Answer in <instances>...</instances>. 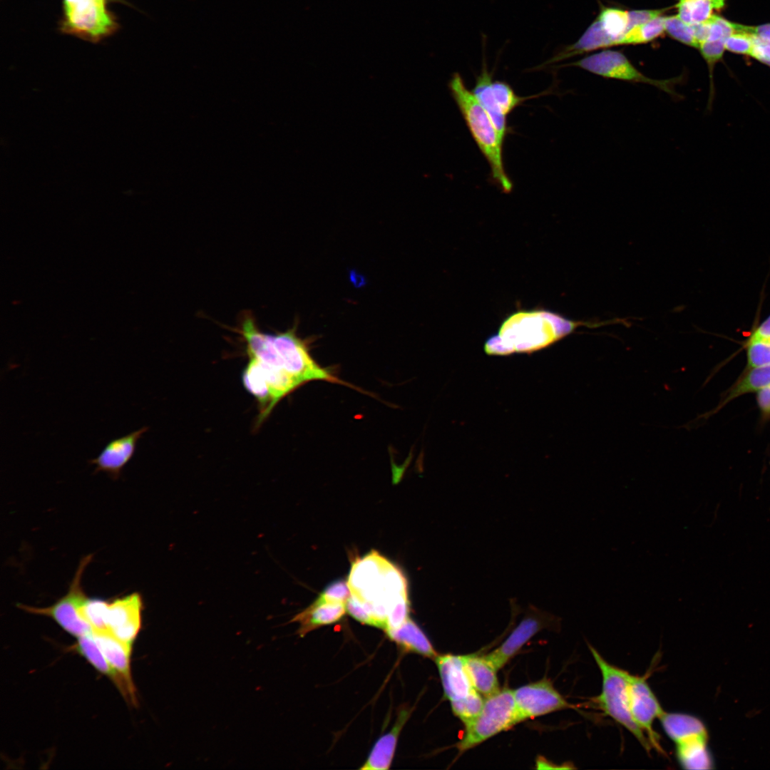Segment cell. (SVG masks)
<instances>
[{
    "mask_svg": "<svg viewBox=\"0 0 770 770\" xmlns=\"http://www.w3.org/2000/svg\"><path fill=\"white\" fill-rule=\"evenodd\" d=\"M664 17L662 15L633 26L622 37L618 46L646 43L658 38L665 32Z\"/></svg>",
    "mask_w": 770,
    "mask_h": 770,
    "instance_id": "cell-28",
    "label": "cell"
},
{
    "mask_svg": "<svg viewBox=\"0 0 770 770\" xmlns=\"http://www.w3.org/2000/svg\"><path fill=\"white\" fill-rule=\"evenodd\" d=\"M237 331L245 342L249 359L258 363L287 395L314 380L349 385L315 361L309 353L308 342L297 335V324L283 332L265 333L259 328L252 314L245 312Z\"/></svg>",
    "mask_w": 770,
    "mask_h": 770,
    "instance_id": "cell-1",
    "label": "cell"
},
{
    "mask_svg": "<svg viewBox=\"0 0 770 770\" xmlns=\"http://www.w3.org/2000/svg\"><path fill=\"white\" fill-rule=\"evenodd\" d=\"M143 609V600L138 592L108 602V632L120 641L132 645L141 628Z\"/></svg>",
    "mask_w": 770,
    "mask_h": 770,
    "instance_id": "cell-12",
    "label": "cell"
},
{
    "mask_svg": "<svg viewBox=\"0 0 770 770\" xmlns=\"http://www.w3.org/2000/svg\"><path fill=\"white\" fill-rule=\"evenodd\" d=\"M466 672L475 690L486 697L500 690L497 669L486 656H463Z\"/></svg>",
    "mask_w": 770,
    "mask_h": 770,
    "instance_id": "cell-21",
    "label": "cell"
},
{
    "mask_svg": "<svg viewBox=\"0 0 770 770\" xmlns=\"http://www.w3.org/2000/svg\"><path fill=\"white\" fill-rule=\"evenodd\" d=\"M513 692L519 722L573 707L548 679L522 686Z\"/></svg>",
    "mask_w": 770,
    "mask_h": 770,
    "instance_id": "cell-10",
    "label": "cell"
},
{
    "mask_svg": "<svg viewBox=\"0 0 770 770\" xmlns=\"http://www.w3.org/2000/svg\"><path fill=\"white\" fill-rule=\"evenodd\" d=\"M590 651L600 671V693L592 699L606 716L629 731L645 751L653 749L645 733L635 722L630 709L629 677L630 673L607 662L597 650L589 645Z\"/></svg>",
    "mask_w": 770,
    "mask_h": 770,
    "instance_id": "cell-5",
    "label": "cell"
},
{
    "mask_svg": "<svg viewBox=\"0 0 770 770\" xmlns=\"http://www.w3.org/2000/svg\"><path fill=\"white\" fill-rule=\"evenodd\" d=\"M746 340L770 342V314L761 323L754 326Z\"/></svg>",
    "mask_w": 770,
    "mask_h": 770,
    "instance_id": "cell-38",
    "label": "cell"
},
{
    "mask_svg": "<svg viewBox=\"0 0 770 770\" xmlns=\"http://www.w3.org/2000/svg\"><path fill=\"white\" fill-rule=\"evenodd\" d=\"M606 33L613 39L614 46L631 29L629 11L615 7H603L596 18Z\"/></svg>",
    "mask_w": 770,
    "mask_h": 770,
    "instance_id": "cell-27",
    "label": "cell"
},
{
    "mask_svg": "<svg viewBox=\"0 0 770 770\" xmlns=\"http://www.w3.org/2000/svg\"><path fill=\"white\" fill-rule=\"evenodd\" d=\"M75 648L93 667L107 676L127 700L136 704L135 689L130 687L123 677L111 665L96 642L92 632L78 637Z\"/></svg>",
    "mask_w": 770,
    "mask_h": 770,
    "instance_id": "cell-16",
    "label": "cell"
},
{
    "mask_svg": "<svg viewBox=\"0 0 770 770\" xmlns=\"http://www.w3.org/2000/svg\"><path fill=\"white\" fill-rule=\"evenodd\" d=\"M346 611V604L327 601L318 597L308 607L295 615L292 622L299 624L297 632L303 637L317 627L338 622Z\"/></svg>",
    "mask_w": 770,
    "mask_h": 770,
    "instance_id": "cell-18",
    "label": "cell"
},
{
    "mask_svg": "<svg viewBox=\"0 0 770 770\" xmlns=\"http://www.w3.org/2000/svg\"><path fill=\"white\" fill-rule=\"evenodd\" d=\"M629 701L630 713L635 722L647 736L653 749L664 754L653 724L655 719H659L665 711L645 677L630 674Z\"/></svg>",
    "mask_w": 770,
    "mask_h": 770,
    "instance_id": "cell-11",
    "label": "cell"
},
{
    "mask_svg": "<svg viewBox=\"0 0 770 770\" xmlns=\"http://www.w3.org/2000/svg\"><path fill=\"white\" fill-rule=\"evenodd\" d=\"M746 350L747 368L770 364V342L745 340L742 342Z\"/></svg>",
    "mask_w": 770,
    "mask_h": 770,
    "instance_id": "cell-35",
    "label": "cell"
},
{
    "mask_svg": "<svg viewBox=\"0 0 770 770\" xmlns=\"http://www.w3.org/2000/svg\"><path fill=\"white\" fill-rule=\"evenodd\" d=\"M484 704L481 694L473 690L466 697L451 702L454 714L466 725L473 721L481 712Z\"/></svg>",
    "mask_w": 770,
    "mask_h": 770,
    "instance_id": "cell-32",
    "label": "cell"
},
{
    "mask_svg": "<svg viewBox=\"0 0 770 770\" xmlns=\"http://www.w3.org/2000/svg\"><path fill=\"white\" fill-rule=\"evenodd\" d=\"M708 736L694 737L675 744L679 764L685 769H711L714 762L708 749Z\"/></svg>",
    "mask_w": 770,
    "mask_h": 770,
    "instance_id": "cell-25",
    "label": "cell"
},
{
    "mask_svg": "<svg viewBox=\"0 0 770 770\" xmlns=\"http://www.w3.org/2000/svg\"><path fill=\"white\" fill-rule=\"evenodd\" d=\"M92 635L111 665L135 689L130 670L132 645L120 641L108 631H92Z\"/></svg>",
    "mask_w": 770,
    "mask_h": 770,
    "instance_id": "cell-19",
    "label": "cell"
},
{
    "mask_svg": "<svg viewBox=\"0 0 770 770\" xmlns=\"http://www.w3.org/2000/svg\"><path fill=\"white\" fill-rule=\"evenodd\" d=\"M492 88L495 99L506 116L526 99L518 96L513 88L505 81H493Z\"/></svg>",
    "mask_w": 770,
    "mask_h": 770,
    "instance_id": "cell-34",
    "label": "cell"
},
{
    "mask_svg": "<svg viewBox=\"0 0 770 770\" xmlns=\"http://www.w3.org/2000/svg\"><path fill=\"white\" fill-rule=\"evenodd\" d=\"M115 0H63L61 32L97 43L119 28L108 4Z\"/></svg>",
    "mask_w": 770,
    "mask_h": 770,
    "instance_id": "cell-7",
    "label": "cell"
},
{
    "mask_svg": "<svg viewBox=\"0 0 770 770\" xmlns=\"http://www.w3.org/2000/svg\"><path fill=\"white\" fill-rule=\"evenodd\" d=\"M659 720L664 732L674 744L696 736L708 735L702 721L691 714L664 712Z\"/></svg>",
    "mask_w": 770,
    "mask_h": 770,
    "instance_id": "cell-20",
    "label": "cell"
},
{
    "mask_svg": "<svg viewBox=\"0 0 770 770\" xmlns=\"http://www.w3.org/2000/svg\"><path fill=\"white\" fill-rule=\"evenodd\" d=\"M664 31L673 39L695 48L699 43L696 35L695 25L683 21L677 14L664 17Z\"/></svg>",
    "mask_w": 770,
    "mask_h": 770,
    "instance_id": "cell-31",
    "label": "cell"
},
{
    "mask_svg": "<svg viewBox=\"0 0 770 770\" xmlns=\"http://www.w3.org/2000/svg\"><path fill=\"white\" fill-rule=\"evenodd\" d=\"M108 602L101 599L87 598L81 607L82 618L88 622L92 631H108Z\"/></svg>",
    "mask_w": 770,
    "mask_h": 770,
    "instance_id": "cell-30",
    "label": "cell"
},
{
    "mask_svg": "<svg viewBox=\"0 0 770 770\" xmlns=\"http://www.w3.org/2000/svg\"><path fill=\"white\" fill-rule=\"evenodd\" d=\"M483 62L481 71L476 77L472 92L490 116L500 140L504 143L508 132L507 116L503 113L495 99L492 88V74L488 71L486 58V36L483 35Z\"/></svg>",
    "mask_w": 770,
    "mask_h": 770,
    "instance_id": "cell-15",
    "label": "cell"
},
{
    "mask_svg": "<svg viewBox=\"0 0 770 770\" xmlns=\"http://www.w3.org/2000/svg\"><path fill=\"white\" fill-rule=\"evenodd\" d=\"M725 40L705 41L702 42L698 50L702 57L707 65L709 72V93L707 110L710 111L713 106L715 96V86L714 80V70L715 66L723 57L725 50Z\"/></svg>",
    "mask_w": 770,
    "mask_h": 770,
    "instance_id": "cell-29",
    "label": "cell"
},
{
    "mask_svg": "<svg viewBox=\"0 0 770 770\" xmlns=\"http://www.w3.org/2000/svg\"><path fill=\"white\" fill-rule=\"evenodd\" d=\"M351 595L348 582L338 580L329 583L319 597L327 601L346 604Z\"/></svg>",
    "mask_w": 770,
    "mask_h": 770,
    "instance_id": "cell-36",
    "label": "cell"
},
{
    "mask_svg": "<svg viewBox=\"0 0 770 770\" xmlns=\"http://www.w3.org/2000/svg\"><path fill=\"white\" fill-rule=\"evenodd\" d=\"M435 661L444 695L450 702L461 699L474 690L465 668L463 656L436 655Z\"/></svg>",
    "mask_w": 770,
    "mask_h": 770,
    "instance_id": "cell-14",
    "label": "cell"
},
{
    "mask_svg": "<svg viewBox=\"0 0 770 770\" xmlns=\"http://www.w3.org/2000/svg\"><path fill=\"white\" fill-rule=\"evenodd\" d=\"M518 722L513 691L499 690L486 697L479 714L466 725L458 749L465 751Z\"/></svg>",
    "mask_w": 770,
    "mask_h": 770,
    "instance_id": "cell-8",
    "label": "cell"
},
{
    "mask_svg": "<svg viewBox=\"0 0 770 770\" xmlns=\"http://www.w3.org/2000/svg\"><path fill=\"white\" fill-rule=\"evenodd\" d=\"M755 36L749 26L737 24L736 31L724 41L725 50L732 53L751 56L754 46Z\"/></svg>",
    "mask_w": 770,
    "mask_h": 770,
    "instance_id": "cell-33",
    "label": "cell"
},
{
    "mask_svg": "<svg viewBox=\"0 0 770 770\" xmlns=\"http://www.w3.org/2000/svg\"><path fill=\"white\" fill-rule=\"evenodd\" d=\"M751 31L757 38L770 43V24L751 26Z\"/></svg>",
    "mask_w": 770,
    "mask_h": 770,
    "instance_id": "cell-39",
    "label": "cell"
},
{
    "mask_svg": "<svg viewBox=\"0 0 770 770\" xmlns=\"http://www.w3.org/2000/svg\"><path fill=\"white\" fill-rule=\"evenodd\" d=\"M386 632L391 640L406 651L428 657L435 658L437 655L427 637L409 617L398 627Z\"/></svg>",
    "mask_w": 770,
    "mask_h": 770,
    "instance_id": "cell-24",
    "label": "cell"
},
{
    "mask_svg": "<svg viewBox=\"0 0 770 770\" xmlns=\"http://www.w3.org/2000/svg\"><path fill=\"white\" fill-rule=\"evenodd\" d=\"M595 326L600 325L544 309L518 311L503 321L498 334L486 342L484 350L488 355L530 354L553 344L580 327Z\"/></svg>",
    "mask_w": 770,
    "mask_h": 770,
    "instance_id": "cell-2",
    "label": "cell"
},
{
    "mask_svg": "<svg viewBox=\"0 0 770 770\" xmlns=\"http://www.w3.org/2000/svg\"><path fill=\"white\" fill-rule=\"evenodd\" d=\"M542 627L541 618L535 615H527L503 644L486 655V657L498 670L503 667Z\"/></svg>",
    "mask_w": 770,
    "mask_h": 770,
    "instance_id": "cell-17",
    "label": "cell"
},
{
    "mask_svg": "<svg viewBox=\"0 0 770 770\" xmlns=\"http://www.w3.org/2000/svg\"><path fill=\"white\" fill-rule=\"evenodd\" d=\"M147 430V427H143L108 442L96 458L88 461L96 466L94 473L103 471L111 478L118 479L132 458L138 441Z\"/></svg>",
    "mask_w": 770,
    "mask_h": 770,
    "instance_id": "cell-13",
    "label": "cell"
},
{
    "mask_svg": "<svg viewBox=\"0 0 770 770\" xmlns=\"http://www.w3.org/2000/svg\"><path fill=\"white\" fill-rule=\"evenodd\" d=\"M448 88L475 143L489 165L493 181L503 192H510L513 183L504 166V143L490 116L458 73H453Z\"/></svg>",
    "mask_w": 770,
    "mask_h": 770,
    "instance_id": "cell-4",
    "label": "cell"
},
{
    "mask_svg": "<svg viewBox=\"0 0 770 770\" xmlns=\"http://www.w3.org/2000/svg\"><path fill=\"white\" fill-rule=\"evenodd\" d=\"M408 717L409 712L406 710L400 713L394 727L376 742L361 769L382 770L389 768L399 733Z\"/></svg>",
    "mask_w": 770,
    "mask_h": 770,
    "instance_id": "cell-22",
    "label": "cell"
},
{
    "mask_svg": "<svg viewBox=\"0 0 770 770\" xmlns=\"http://www.w3.org/2000/svg\"><path fill=\"white\" fill-rule=\"evenodd\" d=\"M726 0H677V16L684 22L699 24L725 6Z\"/></svg>",
    "mask_w": 770,
    "mask_h": 770,
    "instance_id": "cell-26",
    "label": "cell"
},
{
    "mask_svg": "<svg viewBox=\"0 0 770 770\" xmlns=\"http://www.w3.org/2000/svg\"><path fill=\"white\" fill-rule=\"evenodd\" d=\"M347 582L351 595L369 615L371 625L384 630L391 608L408 596L403 573L376 550L354 561Z\"/></svg>",
    "mask_w": 770,
    "mask_h": 770,
    "instance_id": "cell-3",
    "label": "cell"
},
{
    "mask_svg": "<svg viewBox=\"0 0 770 770\" xmlns=\"http://www.w3.org/2000/svg\"><path fill=\"white\" fill-rule=\"evenodd\" d=\"M770 384V364L747 368L734 384L725 392L714 413L728 403L746 394L757 392Z\"/></svg>",
    "mask_w": 770,
    "mask_h": 770,
    "instance_id": "cell-23",
    "label": "cell"
},
{
    "mask_svg": "<svg viewBox=\"0 0 770 770\" xmlns=\"http://www.w3.org/2000/svg\"><path fill=\"white\" fill-rule=\"evenodd\" d=\"M93 555L81 559L68 592L56 603L46 607H36L19 604L18 607L29 613L49 617L64 630L77 637L90 634L92 628L81 617V607L88 597L81 587V578Z\"/></svg>",
    "mask_w": 770,
    "mask_h": 770,
    "instance_id": "cell-9",
    "label": "cell"
},
{
    "mask_svg": "<svg viewBox=\"0 0 770 770\" xmlns=\"http://www.w3.org/2000/svg\"><path fill=\"white\" fill-rule=\"evenodd\" d=\"M568 66L578 67L605 78L650 85L668 94L674 100L678 101L683 97L677 93L676 86L684 80V74L667 79L650 78L637 68L624 53L618 51L605 49L555 67Z\"/></svg>",
    "mask_w": 770,
    "mask_h": 770,
    "instance_id": "cell-6",
    "label": "cell"
},
{
    "mask_svg": "<svg viewBox=\"0 0 770 770\" xmlns=\"http://www.w3.org/2000/svg\"><path fill=\"white\" fill-rule=\"evenodd\" d=\"M756 401L764 420L770 419V384L756 392Z\"/></svg>",
    "mask_w": 770,
    "mask_h": 770,
    "instance_id": "cell-37",
    "label": "cell"
}]
</instances>
